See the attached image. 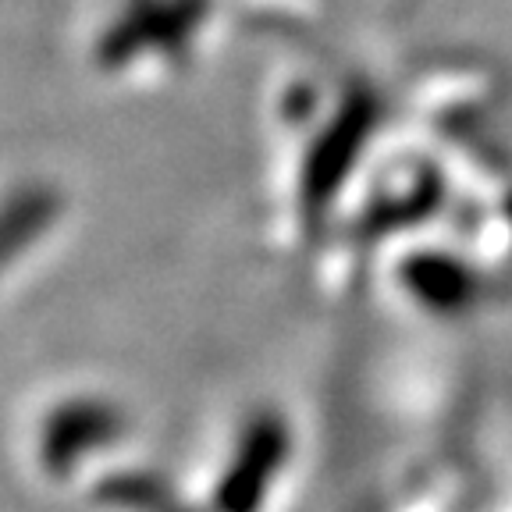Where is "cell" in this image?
<instances>
[{
  "instance_id": "cell-1",
  "label": "cell",
  "mask_w": 512,
  "mask_h": 512,
  "mask_svg": "<svg viewBox=\"0 0 512 512\" xmlns=\"http://www.w3.org/2000/svg\"><path fill=\"white\" fill-rule=\"evenodd\" d=\"M288 452V431L278 416H256L249 424L246 438L239 445L232 477H224L217 491V509L221 512H253L267 491V480L281 466Z\"/></svg>"
},
{
  "instance_id": "cell-2",
  "label": "cell",
  "mask_w": 512,
  "mask_h": 512,
  "mask_svg": "<svg viewBox=\"0 0 512 512\" xmlns=\"http://www.w3.org/2000/svg\"><path fill=\"white\" fill-rule=\"evenodd\" d=\"M118 431V416L114 409L96 406V402H86V406H68L54 416V424L47 431V463L57 466V470H68L72 459H79L82 448L104 445L107 438H114Z\"/></svg>"
}]
</instances>
